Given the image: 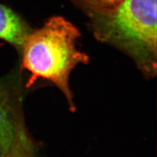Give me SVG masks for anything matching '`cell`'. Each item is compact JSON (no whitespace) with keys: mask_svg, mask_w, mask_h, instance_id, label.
<instances>
[{"mask_svg":"<svg viewBox=\"0 0 157 157\" xmlns=\"http://www.w3.org/2000/svg\"><path fill=\"white\" fill-rule=\"evenodd\" d=\"M32 29L18 13L0 3V39L17 48Z\"/></svg>","mask_w":157,"mask_h":157,"instance_id":"4","label":"cell"},{"mask_svg":"<svg viewBox=\"0 0 157 157\" xmlns=\"http://www.w3.org/2000/svg\"><path fill=\"white\" fill-rule=\"evenodd\" d=\"M80 31L60 16L52 17L39 29L32 30L21 47L23 70L29 73L27 86L39 78L52 82L65 96L70 109L75 110L70 76L76 66L86 64L89 57L78 51Z\"/></svg>","mask_w":157,"mask_h":157,"instance_id":"1","label":"cell"},{"mask_svg":"<svg viewBox=\"0 0 157 157\" xmlns=\"http://www.w3.org/2000/svg\"><path fill=\"white\" fill-rule=\"evenodd\" d=\"M156 1L122 0L109 12L88 14L98 40L120 48L151 76L156 67Z\"/></svg>","mask_w":157,"mask_h":157,"instance_id":"2","label":"cell"},{"mask_svg":"<svg viewBox=\"0 0 157 157\" xmlns=\"http://www.w3.org/2000/svg\"><path fill=\"white\" fill-rule=\"evenodd\" d=\"M0 157H33V146L29 141L18 145L9 153L1 155Z\"/></svg>","mask_w":157,"mask_h":157,"instance_id":"6","label":"cell"},{"mask_svg":"<svg viewBox=\"0 0 157 157\" xmlns=\"http://www.w3.org/2000/svg\"><path fill=\"white\" fill-rule=\"evenodd\" d=\"M28 140L26 131L17 120L7 94L0 89V155L9 153Z\"/></svg>","mask_w":157,"mask_h":157,"instance_id":"3","label":"cell"},{"mask_svg":"<svg viewBox=\"0 0 157 157\" xmlns=\"http://www.w3.org/2000/svg\"><path fill=\"white\" fill-rule=\"evenodd\" d=\"M82 9L88 14L105 13L111 11L122 0H70Z\"/></svg>","mask_w":157,"mask_h":157,"instance_id":"5","label":"cell"}]
</instances>
